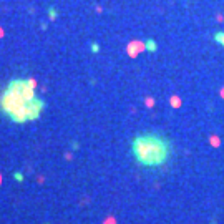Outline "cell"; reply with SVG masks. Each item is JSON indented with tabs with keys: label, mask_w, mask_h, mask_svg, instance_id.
I'll use <instances>...</instances> for the list:
<instances>
[{
	"label": "cell",
	"mask_w": 224,
	"mask_h": 224,
	"mask_svg": "<svg viewBox=\"0 0 224 224\" xmlns=\"http://www.w3.org/2000/svg\"><path fill=\"white\" fill-rule=\"evenodd\" d=\"M45 110V101L37 97L35 85L27 78H13L0 93V113L15 125L35 121Z\"/></svg>",
	"instance_id": "6da1fadb"
},
{
	"label": "cell",
	"mask_w": 224,
	"mask_h": 224,
	"mask_svg": "<svg viewBox=\"0 0 224 224\" xmlns=\"http://www.w3.org/2000/svg\"><path fill=\"white\" fill-rule=\"evenodd\" d=\"M131 154L136 164L146 169L163 168L173 156V143L158 131H141L131 139Z\"/></svg>",
	"instance_id": "7a4b0ae2"
},
{
	"label": "cell",
	"mask_w": 224,
	"mask_h": 224,
	"mask_svg": "<svg viewBox=\"0 0 224 224\" xmlns=\"http://www.w3.org/2000/svg\"><path fill=\"white\" fill-rule=\"evenodd\" d=\"M144 50H148L149 53H154V51L158 50V43L153 38H146L144 40Z\"/></svg>",
	"instance_id": "3957f363"
},
{
	"label": "cell",
	"mask_w": 224,
	"mask_h": 224,
	"mask_svg": "<svg viewBox=\"0 0 224 224\" xmlns=\"http://www.w3.org/2000/svg\"><path fill=\"white\" fill-rule=\"evenodd\" d=\"M13 179H15L17 183H22V181L25 179V176H23V174H22L20 171H15V173H13Z\"/></svg>",
	"instance_id": "277c9868"
},
{
	"label": "cell",
	"mask_w": 224,
	"mask_h": 224,
	"mask_svg": "<svg viewBox=\"0 0 224 224\" xmlns=\"http://www.w3.org/2000/svg\"><path fill=\"white\" fill-rule=\"evenodd\" d=\"M56 15H58V13H56V10L53 8V7H50V8H48V17H50L51 20H55Z\"/></svg>",
	"instance_id": "5b68a950"
},
{
	"label": "cell",
	"mask_w": 224,
	"mask_h": 224,
	"mask_svg": "<svg viewBox=\"0 0 224 224\" xmlns=\"http://www.w3.org/2000/svg\"><path fill=\"white\" fill-rule=\"evenodd\" d=\"M92 51L93 53H98V51H100V45H98V43H92Z\"/></svg>",
	"instance_id": "8992f818"
}]
</instances>
